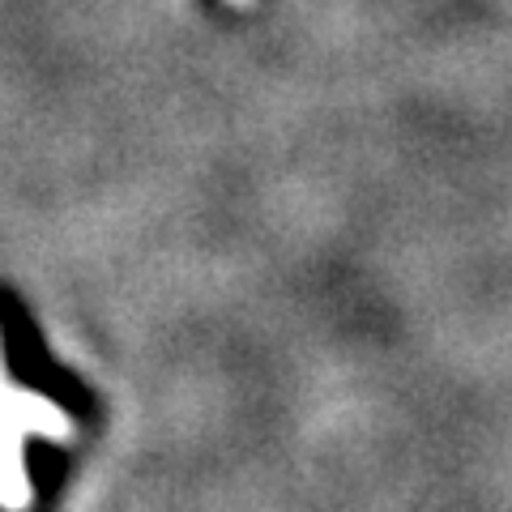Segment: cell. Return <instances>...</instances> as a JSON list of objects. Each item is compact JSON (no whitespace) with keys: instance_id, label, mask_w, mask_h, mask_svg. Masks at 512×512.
Listing matches in <instances>:
<instances>
[{"instance_id":"cell-1","label":"cell","mask_w":512,"mask_h":512,"mask_svg":"<svg viewBox=\"0 0 512 512\" xmlns=\"http://www.w3.org/2000/svg\"><path fill=\"white\" fill-rule=\"evenodd\" d=\"M227 5H231V9H252L256 0H227Z\"/></svg>"}]
</instances>
